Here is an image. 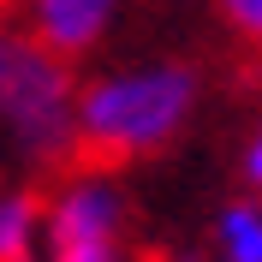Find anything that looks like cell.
<instances>
[{"label":"cell","instance_id":"8fae6325","mask_svg":"<svg viewBox=\"0 0 262 262\" xmlns=\"http://www.w3.org/2000/svg\"><path fill=\"white\" fill-rule=\"evenodd\" d=\"M173 262H196V256H173Z\"/></svg>","mask_w":262,"mask_h":262},{"label":"cell","instance_id":"277c9868","mask_svg":"<svg viewBox=\"0 0 262 262\" xmlns=\"http://www.w3.org/2000/svg\"><path fill=\"white\" fill-rule=\"evenodd\" d=\"M119 6L125 0H24V30L72 66L107 42V30L119 24Z\"/></svg>","mask_w":262,"mask_h":262},{"label":"cell","instance_id":"6da1fadb","mask_svg":"<svg viewBox=\"0 0 262 262\" xmlns=\"http://www.w3.org/2000/svg\"><path fill=\"white\" fill-rule=\"evenodd\" d=\"M196 114V72L179 60H149L101 72L78 90L72 149L83 167H125L161 155Z\"/></svg>","mask_w":262,"mask_h":262},{"label":"cell","instance_id":"3957f363","mask_svg":"<svg viewBox=\"0 0 262 262\" xmlns=\"http://www.w3.org/2000/svg\"><path fill=\"white\" fill-rule=\"evenodd\" d=\"M125 227V196L107 179V167H83L78 179H66L48 196V221H42V250L54 245H119Z\"/></svg>","mask_w":262,"mask_h":262},{"label":"cell","instance_id":"5b68a950","mask_svg":"<svg viewBox=\"0 0 262 262\" xmlns=\"http://www.w3.org/2000/svg\"><path fill=\"white\" fill-rule=\"evenodd\" d=\"M42 221H48V196L36 191H0V262H36L42 256Z\"/></svg>","mask_w":262,"mask_h":262},{"label":"cell","instance_id":"52a82bcc","mask_svg":"<svg viewBox=\"0 0 262 262\" xmlns=\"http://www.w3.org/2000/svg\"><path fill=\"white\" fill-rule=\"evenodd\" d=\"M214 6H221V24H227L238 42L262 48V0H214Z\"/></svg>","mask_w":262,"mask_h":262},{"label":"cell","instance_id":"8992f818","mask_svg":"<svg viewBox=\"0 0 262 262\" xmlns=\"http://www.w3.org/2000/svg\"><path fill=\"white\" fill-rule=\"evenodd\" d=\"M221 262H262V203H227L214 221Z\"/></svg>","mask_w":262,"mask_h":262},{"label":"cell","instance_id":"9c48e42d","mask_svg":"<svg viewBox=\"0 0 262 262\" xmlns=\"http://www.w3.org/2000/svg\"><path fill=\"white\" fill-rule=\"evenodd\" d=\"M245 185L262 191V125L250 131V143H245Z\"/></svg>","mask_w":262,"mask_h":262},{"label":"cell","instance_id":"30bf717a","mask_svg":"<svg viewBox=\"0 0 262 262\" xmlns=\"http://www.w3.org/2000/svg\"><path fill=\"white\" fill-rule=\"evenodd\" d=\"M6 6H18V0H0V12H6Z\"/></svg>","mask_w":262,"mask_h":262},{"label":"cell","instance_id":"7a4b0ae2","mask_svg":"<svg viewBox=\"0 0 262 262\" xmlns=\"http://www.w3.org/2000/svg\"><path fill=\"white\" fill-rule=\"evenodd\" d=\"M72 119H78V83L60 54H48L30 30L0 24V125L30 161L72 155Z\"/></svg>","mask_w":262,"mask_h":262},{"label":"cell","instance_id":"ba28073f","mask_svg":"<svg viewBox=\"0 0 262 262\" xmlns=\"http://www.w3.org/2000/svg\"><path fill=\"white\" fill-rule=\"evenodd\" d=\"M42 262H119V245H54Z\"/></svg>","mask_w":262,"mask_h":262}]
</instances>
